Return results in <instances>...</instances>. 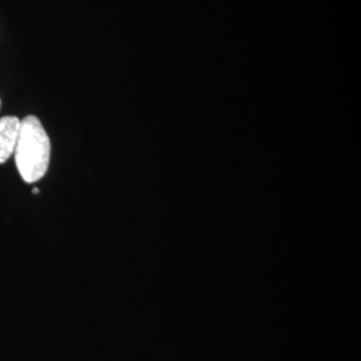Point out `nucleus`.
<instances>
[{
    "label": "nucleus",
    "instance_id": "obj_1",
    "mask_svg": "<svg viewBox=\"0 0 361 361\" xmlns=\"http://www.w3.org/2000/svg\"><path fill=\"white\" fill-rule=\"evenodd\" d=\"M13 155L18 171L27 183L38 182L46 176L50 165L51 142L37 116H28L20 121Z\"/></svg>",
    "mask_w": 361,
    "mask_h": 361
},
{
    "label": "nucleus",
    "instance_id": "obj_2",
    "mask_svg": "<svg viewBox=\"0 0 361 361\" xmlns=\"http://www.w3.org/2000/svg\"><path fill=\"white\" fill-rule=\"evenodd\" d=\"M20 119L16 116H3L0 119V164L7 162L15 153L19 138Z\"/></svg>",
    "mask_w": 361,
    "mask_h": 361
},
{
    "label": "nucleus",
    "instance_id": "obj_3",
    "mask_svg": "<svg viewBox=\"0 0 361 361\" xmlns=\"http://www.w3.org/2000/svg\"><path fill=\"white\" fill-rule=\"evenodd\" d=\"M34 193L38 194L39 193V189H37V188H35V189H34Z\"/></svg>",
    "mask_w": 361,
    "mask_h": 361
}]
</instances>
